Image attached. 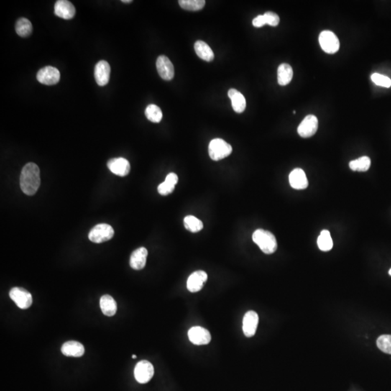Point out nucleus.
Segmentation results:
<instances>
[{
	"label": "nucleus",
	"mask_w": 391,
	"mask_h": 391,
	"mask_svg": "<svg viewBox=\"0 0 391 391\" xmlns=\"http://www.w3.org/2000/svg\"><path fill=\"white\" fill-rule=\"evenodd\" d=\"M157 190H158L159 194L167 196L174 191L175 186L165 180L163 183L159 184Z\"/></svg>",
	"instance_id": "obj_33"
},
{
	"label": "nucleus",
	"mask_w": 391,
	"mask_h": 391,
	"mask_svg": "<svg viewBox=\"0 0 391 391\" xmlns=\"http://www.w3.org/2000/svg\"><path fill=\"white\" fill-rule=\"evenodd\" d=\"M16 31L18 35L21 37H28L31 35L33 26L31 21L25 18L18 20L16 24Z\"/></svg>",
	"instance_id": "obj_24"
},
{
	"label": "nucleus",
	"mask_w": 391,
	"mask_h": 391,
	"mask_svg": "<svg viewBox=\"0 0 391 391\" xmlns=\"http://www.w3.org/2000/svg\"><path fill=\"white\" fill-rule=\"evenodd\" d=\"M145 116L151 122L158 123L162 121V112L157 105H149L146 108Z\"/></svg>",
	"instance_id": "obj_29"
},
{
	"label": "nucleus",
	"mask_w": 391,
	"mask_h": 391,
	"mask_svg": "<svg viewBox=\"0 0 391 391\" xmlns=\"http://www.w3.org/2000/svg\"><path fill=\"white\" fill-rule=\"evenodd\" d=\"M318 129V119L313 115L305 117L298 127V134L301 137L310 138L316 134Z\"/></svg>",
	"instance_id": "obj_9"
},
{
	"label": "nucleus",
	"mask_w": 391,
	"mask_h": 391,
	"mask_svg": "<svg viewBox=\"0 0 391 391\" xmlns=\"http://www.w3.org/2000/svg\"><path fill=\"white\" fill-rule=\"evenodd\" d=\"M37 78L42 84L52 86L60 81V73L58 69L52 66H46L38 71Z\"/></svg>",
	"instance_id": "obj_8"
},
{
	"label": "nucleus",
	"mask_w": 391,
	"mask_h": 391,
	"mask_svg": "<svg viewBox=\"0 0 391 391\" xmlns=\"http://www.w3.org/2000/svg\"><path fill=\"white\" fill-rule=\"evenodd\" d=\"M188 336L190 342L197 346L207 345L211 341V334L210 332L200 326L190 328L188 330Z\"/></svg>",
	"instance_id": "obj_11"
},
{
	"label": "nucleus",
	"mask_w": 391,
	"mask_h": 391,
	"mask_svg": "<svg viewBox=\"0 0 391 391\" xmlns=\"http://www.w3.org/2000/svg\"><path fill=\"white\" fill-rule=\"evenodd\" d=\"M110 72V64L105 60H101L95 65L94 77L99 86H104L109 82Z\"/></svg>",
	"instance_id": "obj_15"
},
{
	"label": "nucleus",
	"mask_w": 391,
	"mask_h": 391,
	"mask_svg": "<svg viewBox=\"0 0 391 391\" xmlns=\"http://www.w3.org/2000/svg\"><path fill=\"white\" fill-rule=\"evenodd\" d=\"M290 186L297 190L305 189L308 187L309 182L305 171L301 168H296L289 175Z\"/></svg>",
	"instance_id": "obj_17"
},
{
	"label": "nucleus",
	"mask_w": 391,
	"mask_h": 391,
	"mask_svg": "<svg viewBox=\"0 0 391 391\" xmlns=\"http://www.w3.org/2000/svg\"><path fill=\"white\" fill-rule=\"evenodd\" d=\"M62 354L66 356L80 357L84 354V346L78 341H70L64 343L61 348Z\"/></svg>",
	"instance_id": "obj_19"
},
{
	"label": "nucleus",
	"mask_w": 391,
	"mask_h": 391,
	"mask_svg": "<svg viewBox=\"0 0 391 391\" xmlns=\"http://www.w3.org/2000/svg\"><path fill=\"white\" fill-rule=\"evenodd\" d=\"M233 148L231 144L222 139H215L209 145V155L214 161H219L231 155Z\"/></svg>",
	"instance_id": "obj_3"
},
{
	"label": "nucleus",
	"mask_w": 391,
	"mask_h": 391,
	"mask_svg": "<svg viewBox=\"0 0 391 391\" xmlns=\"http://www.w3.org/2000/svg\"><path fill=\"white\" fill-rule=\"evenodd\" d=\"M264 18H265L266 23L269 26H277L280 23V18H279L278 15L273 12H267L264 14Z\"/></svg>",
	"instance_id": "obj_32"
},
{
	"label": "nucleus",
	"mask_w": 391,
	"mask_h": 391,
	"mask_svg": "<svg viewBox=\"0 0 391 391\" xmlns=\"http://www.w3.org/2000/svg\"><path fill=\"white\" fill-rule=\"evenodd\" d=\"M100 308L105 315L114 316L117 312V304L114 299L110 295H104L100 299Z\"/></svg>",
	"instance_id": "obj_23"
},
{
	"label": "nucleus",
	"mask_w": 391,
	"mask_h": 391,
	"mask_svg": "<svg viewBox=\"0 0 391 391\" xmlns=\"http://www.w3.org/2000/svg\"><path fill=\"white\" fill-rule=\"evenodd\" d=\"M123 3H132V1L131 0H123Z\"/></svg>",
	"instance_id": "obj_36"
},
{
	"label": "nucleus",
	"mask_w": 391,
	"mask_h": 391,
	"mask_svg": "<svg viewBox=\"0 0 391 391\" xmlns=\"http://www.w3.org/2000/svg\"><path fill=\"white\" fill-rule=\"evenodd\" d=\"M293 69L288 64L282 63L277 68V82L280 86L289 84L293 78Z\"/></svg>",
	"instance_id": "obj_22"
},
{
	"label": "nucleus",
	"mask_w": 391,
	"mask_h": 391,
	"mask_svg": "<svg viewBox=\"0 0 391 391\" xmlns=\"http://www.w3.org/2000/svg\"><path fill=\"white\" fill-rule=\"evenodd\" d=\"M371 79L373 83H375L377 86L385 87V88H390L391 86V80L385 75L377 73H373Z\"/></svg>",
	"instance_id": "obj_31"
},
{
	"label": "nucleus",
	"mask_w": 391,
	"mask_h": 391,
	"mask_svg": "<svg viewBox=\"0 0 391 391\" xmlns=\"http://www.w3.org/2000/svg\"><path fill=\"white\" fill-rule=\"evenodd\" d=\"M147 256L148 251L146 248H139L131 254L130 258V265L136 270H140L144 268L147 263Z\"/></svg>",
	"instance_id": "obj_18"
},
{
	"label": "nucleus",
	"mask_w": 391,
	"mask_h": 391,
	"mask_svg": "<svg viewBox=\"0 0 391 391\" xmlns=\"http://www.w3.org/2000/svg\"><path fill=\"white\" fill-rule=\"evenodd\" d=\"M208 274L205 271H196L188 277L187 288L191 293L200 291L208 280Z\"/></svg>",
	"instance_id": "obj_14"
},
{
	"label": "nucleus",
	"mask_w": 391,
	"mask_h": 391,
	"mask_svg": "<svg viewBox=\"0 0 391 391\" xmlns=\"http://www.w3.org/2000/svg\"><path fill=\"white\" fill-rule=\"evenodd\" d=\"M165 181L168 182L169 183L175 186L177 182H178V177H177L176 174L171 172V173H169L167 177H165Z\"/></svg>",
	"instance_id": "obj_35"
},
{
	"label": "nucleus",
	"mask_w": 391,
	"mask_h": 391,
	"mask_svg": "<svg viewBox=\"0 0 391 391\" xmlns=\"http://www.w3.org/2000/svg\"><path fill=\"white\" fill-rule=\"evenodd\" d=\"M154 374V367L149 361L142 360L137 363L134 369V376L139 383H147Z\"/></svg>",
	"instance_id": "obj_7"
},
{
	"label": "nucleus",
	"mask_w": 391,
	"mask_h": 391,
	"mask_svg": "<svg viewBox=\"0 0 391 391\" xmlns=\"http://www.w3.org/2000/svg\"><path fill=\"white\" fill-rule=\"evenodd\" d=\"M252 239L264 254H273L277 250V240L275 236L268 231L256 230L253 233Z\"/></svg>",
	"instance_id": "obj_2"
},
{
	"label": "nucleus",
	"mask_w": 391,
	"mask_h": 391,
	"mask_svg": "<svg viewBox=\"0 0 391 391\" xmlns=\"http://www.w3.org/2000/svg\"><path fill=\"white\" fill-rule=\"evenodd\" d=\"M10 297L22 310L29 309L33 303L32 296L23 287H13L10 291Z\"/></svg>",
	"instance_id": "obj_6"
},
{
	"label": "nucleus",
	"mask_w": 391,
	"mask_h": 391,
	"mask_svg": "<svg viewBox=\"0 0 391 391\" xmlns=\"http://www.w3.org/2000/svg\"><path fill=\"white\" fill-rule=\"evenodd\" d=\"M132 357L133 359H136V357H137V356H136V355H133Z\"/></svg>",
	"instance_id": "obj_37"
},
{
	"label": "nucleus",
	"mask_w": 391,
	"mask_h": 391,
	"mask_svg": "<svg viewBox=\"0 0 391 391\" xmlns=\"http://www.w3.org/2000/svg\"><path fill=\"white\" fill-rule=\"evenodd\" d=\"M196 53L200 58L205 61L210 62L214 60V52L208 44L203 41H197L194 44Z\"/></svg>",
	"instance_id": "obj_21"
},
{
	"label": "nucleus",
	"mask_w": 391,
	"mask_h": 391,
	"mask_svg": "<svg viewBox=\"0 0 391 391\" xmlns=\"http://www.w3.org/2000/svg\"><path fill=\"white\" fill-rule=\"evenodd\" d=\"M319 42L322 49L326 53L332 55L336 53L339 50V39L332 31H322L319 37Z\"/></svg>",
	"instance_id": "obj_5"
},
{
	"label": "nucleus",
	"mask_w": 391,
	"mask_h": 391,
	"mask_svg": "<svg viewBox=\"0 0 391 391\" xmlns=\"http://www.w3.org/2000/svg\"><path fill=\"white\" fill-rule=\"evenodd\" d=\"M108 167L113 173L121 177L129 175L131 170V165L129 161L123 157L110 159L108 162Z\"/></svg>",
	"instance_id": "obj_13"
},
{
	"label": "nucleus",
	"mask_w": 391,
	"mask_h": 391,
	"mask_svg": "<svg viewBox=\"0 0 391 391\" xmlns=\"http://www.w3.org/2000/svg\"><path fill=\"white\" fill-rule=\"evenodd\" d=\"M228 95L231 99L233 110L236 113H242L246 109V99H245L244 95L235 88L230 89L228 91Z\"/></svg>",
	"instance_id": "obj_20"
},
{
	"label": "nucleus",
	"mask_w": 391,
	"mask_h": 391,
	"mask_svg": "<svg viewBox=\"0 0 391 391\" xmlns=\"http://www.w3.org/2000/svg\"><path fill=\"white\" fill-rule=\"evenodd\" d=\"M377 346L385 354H391V335H382L377 338Z\"/></svg>",
	"instance_id": "obj_30"
},
{
	"label": "nucleus",
	"mask_w": 391,
	"mask_h": 391,
	"mask_svg": "<svg viewBox=\"0 0 391 391\" xmlns=\"http://www.w3.org/2000/svg\"><path fill=\"white\" fill-rule=\"evenodd\" d=\"M55 14L62 19L70 20L75 16V8L70 1L58 0L55 4Z\"/></svg>",
	"instance_id": "obj_16"
},
{
	"label": "nucleus",
	"mask_w": 391,
	"mask_h": 391,
	"mask_svg": "<svg viewBox=\"0 0 391 391\" xmlns=\"http://www.w3.org/2000/svg\"><path fill=\"white\" fill-rule=\"evenodd\" d=\"M389 275H390L391 276V268H390V270H389Z\"/></svg>",
	"instance_id": "obj_38"
},
{
	"label": "nucleus",
	"mask_w": 391,
	"mask_h": 391,
	"mask_svg": "<svg viewBox=\"0 0 391 391\" xmlns=\"http://www.w3.org/2000/svg\"><path fill=\"white\" fill-rule=\"evenodd\" d=\"M179 6L188 11H199L203 9L206 2L205 0H179Z\"/></svg>",
	"instance_id": "obj_28"
},
{
	"label": "nucleus",
	"mask_w": 391,
	"mask_h": 391,
	"mask_svg": "<svg viewBox=\"0 0 391 391\" xmlns=\"http://www.w3.org/2000/svg\"><path fill=\"white\" fill-rule=\"evenodd\" d=\"M184 226L191 233H198L203 229V223L198 218L192 215H188L184 218Z\"/></svg>",
	"instance_id": "obj_27"
},
{
	"label": "nucleus",
	"mask_w": 391,
	"mask_h": 391,
	"mask_svg": "<svg viewBox=\"0 0 391 391\" xmlns=\"http://www.w3.org/2000/svg\"><path fill=\"white\" fill-rule=\"evenodd\" d=\"M40 170L33 162L26 164L20 177V185L25 194L33 196L37 193L40 186Z\"/></svg>",
	"instance_id": "obj_1"
},
{
	"label": "nucleus",
	"mask_w": 391,
	"mask_h": 391,
	"mask_svg": "<svg viewBox=\"0 0 391 391\" xmlns=\"http://www.w3.org/2000/svg\"><path fill=\"white\" fill-rule=\"evenodd\" d=\"M252 24L254 27L261 28L267 24L264 15H259L252 21Z\"/></svg>",
	"instance_id": "obj_34"
},
{
	"label": "nucleus",
	"mask_w": 391,
	"mask_h": 391,
	"mask_svg": "<svg viewBox=\"0 0 391 391\" xmlns=\"http://www.w3.org/2000/svg\"><path fill=\"white\" fill-rule=\"evenodd\" d=\"M318 245L319 249L323 251H328L333 249V239H332L329 231L323 230L320 233L318 239Z\"/></svg>",
	"instance_id": "obj_26"
},
{
	"label": "nucleus",
	"mask_w": 391,
	"mask_h": 391,
	"mask_svg": "<svg viewBox=\"0 0 391 391\" xmlns=\"http://www.w3.org/2000/svg\"><path fill=\"white\" fill-rule=\"evenodd\" d=\"M371 165V159L367 156L355 159L349 162V167L353 171L365 172Z\"/></svg>",
	"instance_id": "obj_25"
},
{
	"label": "nucleus",
	"mask_w": 391,
	"mask_h": 391,
	"mask_svg": "<svg viewBox=\"0 0 391 391\" xmlns=\"http://www.w3.org/2000/svg\"><path fill=\"white\" fill-rule=\"evenodd\" d=\"M258 323H259V316L257 312L254 311L246 312L243 320V331L245 336L247 338L254 336L257 331Z\"/></svg>",
	"instance_id": "obj_12"
},
{
	"label": "nucleus",
	"mask_w": 391,
	"mask_h": 391,
	"mask_svg": "<svg viewBox=\"0 0 391 391\" xmlns=\"http://www.w3.org/2000/svg\"><path fill=\"white\" fill-rule=\"evenodd\" d=\"M115 231L113 227L105 223L96 225L88 233V239L93 243L101 244L109 241L114 236Z\"/></svg>",
	"instance_id": "obj_4"
},
{
	"label": "nucleus",
	"mask_w": 391,
	"mask_h": 391,
	"mask_svg": "<svg viewBox=\"0 0 391 391\" xmlns=\"http://www.w3.org/2000/svg\"><path fill=\"white\" fill-rule=\"evenodd\" d=\"M157 72L163 80H170L174 78L175 70L173 65L168 57L165 55L159 56L156 62Z\"/></svg>",
	"instance_id": "obj_10"
}]
</instances>
